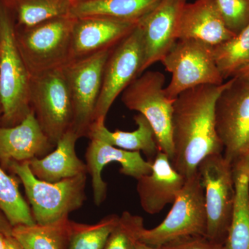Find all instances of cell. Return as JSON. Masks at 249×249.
Segmentation results:
<instances>
[{
  "mask_svg": "<svg viewBox=\"0 0 249 249\" xmlns=\"http://www.w3.org/2000/svg\"><path fill=\"white\" fill-rule=\"evenodd\" d=\"M229 80L221 85H201L186 90L173 105L174 168L185 178L197 172L207 156L223 154L215 124L217 98Z\"/></svg>",
  "mask_w": 249,
  "mask_h": 249,
  "instance_id": "6da1fadb",
  "label": "cell"
},
{
  "mask_svg": "<svg viewBox=\"0 0 249 249\" xmlns=\"http://www.w3.org/2000/svg\"><path fill=\"white\" fill-rule=\"evenodd\" d=\"M31 76L16 40L14 16L0 0V126L14 127L32 111Z\"/></svg>",
  "mask_w": 249,
  "mask_h": 249,
  "instance_id": "7a4b0ae2",
  "label": "cell"
},
{
  "mask_svg": "<svg viewBox=\"0 0 249 249\" xmlns=\"http://www.w3.org/2000/svg\"><path fill=\"white\" fill-rule=\"evenodd\" d=\"M6 170L22 183L36 224L50 225L69 219L86 201L87 174L58 182L42 181L34 176L29 161L11 162Z\"/></svg>",
  "mask_w": 249,
  "mask_h": 249,
  "instance_id": "3957f363",
  "label": "cell"
},
{
  "mask_svg": "<svg viewBox=\"0 0 249 249\" xmlns=\"http://www.w3.org/2000/svg\"><path fill=\"white\" fill-rule=\"evenodd\" d=\"M74 21L67 16L31 27H16V43L31 78L68 63Z\"/></svg>",
  "mask_w": 249,
  "mask_h": 249,
  "instance_id": "277c9868",
  "label": "cell"
},
{
  "mask_svg": "<svg viewBox=\"0 0 249 249\" xmlns=\"http://www.w3.org/2000/svg\"><path fill=\"white\" fill-rule=\"evenodd\" d=\"M207 217L204 189L198 172L186 178L182 189L173 204V207L160 225L144 229L140 242L160 247L173 241L206 236Z\"/></svg>",
  "mask_w": 249,
  "mask_h": 249,
  "instance_id": "5b68a950",
  "label": "cell"
},
{
  "mask_svg": "<svg viewBox=\"0 0 249 249\" xmlns=\"http://www.w3.org/2000/svg\"><path fill=\"white\" fill-rule=\"evenodd\" d=\"M165 76L160 71H146L137 77L123 91L121 100L130 110L138 111L151 124L159 150L174 157L173 105L175 99L167 96Z\"/></svg>",
  "mask_w": 249,
  "mask_h": 249,
  "instance_id": "8992f818",
  "label": "cell"
},
{
  "mask_svg": "<svg viewBox=\"0 0 249 249\" xmlns=\"http://www.w3.org/2000/svg\"><path fill=\"white\" fill-rule=\"evenodd\" d=\"M197 172L204 189L206 237L224 245L231 222L235 200L232 165L223 154H214L201 160Z\"/></svg>",
  "mask_w": 249,
  "mask_h": 249,
  "instance_id": "52a82bcc",
  "label": "cell"
},
{
  "mask_svg": "<svg viewBox=\"0 0 249 249\" xmlns=\"http://www.w3.org/2000/svg\"><path fill=\"white\" fill-rule=\"evenodd\" d=\"M160 62L172 74L165 88L171 99L196 87L224 83L214 60L213 47L201 41L178 40Z\"/></svg>",
  "mask_w": 249,
  "mask_h": 249,
  "instance_id": "ba28073f",
  "label": "cell"
},
{
  "mask_svg": "<svg viewBox=\"0 0 249 249\" xmlns=\"http://www.w3.org/2000/svg\"><path fill=\"white\" fill-rule=\"evenodd\" d=\"M215 124L224 148L232 165L249 154V78L233 77L217 98Z\"/></svg>",
  "mask_w": 249,
  "mask_h": 249,
  "instance_id": "9c48e42d",
  "label": "cell"
},
{
  "mask_svg": "<svg viewBox=\"0 0 249 249\" xmlns=\"http://www.w3.org/2000/svg\"><path fill=\"white\" fill-rule=\"evenodd\" d=\"M31 106L52 145L71 129L73 103L62 68L32 77Z\"/></svg>",
  "mask_w": 249,
  "mask_h": 249,
  "instance_id": "30bf717a",
  "label": "cell"
},
{
  "mask_svg": "<svg viewBox=\"0 0 249 249\" xmlns=\"http://www.w3.org/2000/svg\"><path fill=\"white\" fill-rule=\"evenodd\" d=\"M111 49L69 62L62 67L73 103L71 129L79 139L88 137L92 124L102 87L105 65Z\"/></svg>",
  "mask_w": 249,
  "mask_h": 249,
  "instance_id": "8fae6325",
  "label": "cell"
},
{
  "mask_svg": "<svg viewBox=\"0 0 249 249\" xmlns=\"http://www.w3.org/2000/svg\"><path fill=\"white\" fill-rule=\"evenodd\" d=\"M143 63L142 34L138 24L111 49L103 71L102 87L95 108L93 122L106 120L118 96L141 76Z\"/></svg>",
  "mask_w": 249,
  "mask_h": 249,
  "instance_id": "7c38bea8",
  "label": "cell"
},
{
  "mask_svg": "<svg viewBox=\"0 0 249 249\" xmlns=\"http://www.w3.org/2000/svg\"><path fill=\"white\" fill-rule=\"evenodd\" d=\"M186 3L181 0H161L139 21L143 49L142 73L161 61L178 40V19Z\"/></svg>",
  "mask_w": 249,
  "mask_h": 249,
  "instance_id": "4fadbf2b",
  "label": "cell"
},
{
  "mask_svg": "<svg viewBox=\"0 0 249 249\" xmlns=\"http://www.w3.org/2000/svg\"><path fill=\"white\" fill-rule=\"evenodd\" d=\"M137 24L108 18H75L68 63L114 48Z\"/></svg>",
  "mask_w": 249,
  "mask_h": 249,
  "instance_id": "5bb4252c",
  "label": "cell"
},
{
  "mask_svg": "<svg viewBox=\"0 0 249 249\" xmlns=\"http://www.w3.org/2000/svg\"><path fill=\"white\" fill-rule=\"evenodd\" d=\"M87 170L91 175L93 199L101 206L107 197V183L102 178V171L108 163H120V173L138 179L152 171V161L144 160L140 152H130L112 146L97 139H91L85 153Z\"/></svg>",
  "mask_w": 249,
  "mask_h": 249,
  "instance_id": "9a60e30c",
  "label": "cell"
},
{
  "mask_svg": "<svg viewBox=\"0 0 249 249\" xmlns=\"http://www.w3.org/2000/svg\"><path fill=\"white\" fill-rule=\"evenodd\" d=\"M186 179L174 168L166 154L159 150L152 160V171L137 179L142 210L150 214L161 212L167 205L173 204Z\"/></svg>",
  "mask_w": 249,
  "mask_h": 249,
  "instance_id": "2e32d148",
  "label": "cell"
},
{
  "mask_svg": "<svg viewBox=\"0 0 249 249\" xmlns=\"http://www.w3.org/2000/svg\"><path fill=\"white\" fill-rule=\"evenodd\" d=\"M54 148L33 110L17 125L0 126V165L5 170L11 162L42 158Z\"/></svg>",
  "mask_w": 249,
  "mask_h": 249,
  "instance_id": "e0dca14e",
  "label": "cell"
},
{
  "mask_svg": "<svg viewBox=\"0 0 249 249\" xmlns=\"http://www.w3.org/2000/svg\"><path fill=\"white\" fill-rule=\"evenodd\" d=\"M234 36L226 27L215 0H196L183 5L178 19V40L193 39L214 47Z\"/></svg>",
  "mask_w": 249,
  "mask_h": 249,
  "instance_id": "ac0fdd59",
  "label": "cell"
},
{
  "mask_svg": "<svg viewBox=\"0 0 249 249\" xmlns=\"http://www.w3.org/2000/svg\"><path fill=\"white\" fill-rule=\"evenodd\" d=\"M78 139L77 134L70 129L58 141L53 151L42 158L29 160V167L34 176L42 181L55 183L88 174L86 163L76 155Z\"/></svg>",
  "mask_w": 249,
  "mask_h": 249,
  "instance_id": "d6986e66",
  "label": "cell"
},
{
  "mask_svg": "<svg viewBox=\"0 0 249 249\" xmlns=\"http://www.w3.org/2000/svg\"><path fill=\"white\" fill-rule=\"evenodd\" d=\"M235 200L223 249H249V154L232 164Z\"/></svg>",
  "mask_w": 249,
  "mask_h": 249,
  "instance_id": "ffe728a7",
  "label": "cell"
},
{
  "mask_svg": "<svg viewBox=\"0 0 249 249\" xmlns=\"http://www.w3.org/2000/svg\"><path fill=\"white\" fill-rule=\"evenodd\" d=\"M134 120L137 125L136 130L124 132L117 129L111 132L106 127V120L100 119L91 124L87 137L90 140L97 139L127 151L142 152L152 161L160 150L153 129L142 114L134 116Z\"/></svg>",
  "mask_w": 249,
  "mask_h": 249,
  "instance_id": "44dd1931",
  "label": "cell"
},
{
  "mask_svg": "<svg viewBox=\"0 0 249 249\" xmlns=\"http://www.w3.org/2000/svg\"><path fill=\"white\" fill-rule=\"evenodd\" d=\"M161 0H72L70 16L102 17L138 24Z\"/></svg>",
  "mask_w": 249,
  "mask_h": 249,
  "instance_id": "7402d4cb",
  "label": "cell"
},
{
  "mask_svg": "<svg viewBox=\"0 0 249 249\" xmlns=\"http://www.w3.org/2000/svg\"><path fill=\"white\" fill-rule=\"evenodd\" d=\"M16 27L36 25L54 18L70 16L72 0H4Z\"/></svg>",
  "mask_w": 249,
  "mask_h": 249,
  "instance_id": "603a6c76",
  "label": "cell"
},
{
  "mask_svg": "<svg viewBox=\"0 0 249 249\" xmlns=\"http://www.w3.org/2000/svg\"><path fill=\"white\" fill-rule=\"evenodd\" d=\"M71 220L50 225H19L13 228L12 235L24 249H67Z\"/></svg>",
  "mask_w": 249,
  "mask_h": 249,
  "instance_id": "cb8c5ba5",
  "label": "cell"
},
{
  "mask_svg": "<svg viewBox=\"0 0 249 249\" xmlns=\"http://www.w3.org/2000/svg\"><path fill=\"white\" fill-rule=\"evenodd\" d=\"M19 183L17 177L9 175L0 165V211L13 227L36 224L30 206L19 191Z\"/></svg>",
  "mask_w": 249,
  "mask_h": 249,
  "instance_id": "d4e9b609",
  "label": "cell"
},
{
  "mask_svg": "<svg viewBox=\"0 0 249 249\" xmlns=\"http://www.w3.org/2000/svg\"><path fill=\"white\" fill-rule=\"evenodd\" d=\"M216 65L224 80L249 65V24L240 34L213 47Z\"/></svg>",
  "mask_w": 249,
  "mask_h": 249,
  "instance_id": "484cf974",
  "label": "cell"
},
{
  "mask_svg": "<svg viewBox=\"0 0 249 249\" xmlns=\"http://www.w3.org/2000/svg\"><path fill=\"white\" fill-rule=\"evenodd\" d=\"M119 217L110 214L94 224L71 221L67 249H103Z\"/></svg>",
  "mask_w": 249,
  "mask_h": 249,
  "instance_id": "4316f807",
  "label": "cell"
},
{
  "mask_svg": "<svg viewBox=\"0 0 249 249\" xmlns=\"http://www.w3.org/2000/svg\"><path fill=\"white\" fill-rule=\"evenodd\" d=\"M145 229L142 217L124 211L103 249H136Z\"/></svg>",
  "mask_w": 249,
  "mask_h": 249,
  "instance_id": "83f0119b",
  "label": "cell"
},
{
  "mask_svg": "<svg viewBox=\"0 0 249 249\" xmlns=\"http://www.w3.org/2000/svg\"><path fill=\"white\" fill-rule=\"evenodd\" d=\"M226 27L236 36L249 24V0H215Z\"/></svg>",
  "mask_w": 249,
  "mask_h": 249,
  "instance_id": "f1b7e54d",
  "label": "cell"
},
{
  "mask_svg": "<svg viewBox=\"0 0 249 249\" xmlns=\"http://www.w3.org/2000/svg\"><path fill=\"white\" fill-rule=\"evenodd\" d=\"M160 249H223V245L210 240L206 236H193L173 241Z\"/></svg>",
  "mask_w": 249,
  "mask_h": 249,
  "instance_id": "f546056e",
  "label": "cell"
},
{
  "mask_svg": "<svg viewBox=\"0 0 249 249\" xmlns=\"http://www.w3.org/2000/svg\"><path fill=\"white\" fill-rule=\"evenodd\" d=\"M13 227L4 214L0 211V232L5 235H12Z\"/></svg>",
  "mask_w": 249,
  "mask_h": 249,
  "instance_id": "4dcf8cb0",
  "label": "cell"
},
{
  "mask_svg": "<svg viewBox=\"0 0 249 249\" xmlns=\"http://www.w3.org/2000/svg\"><path fill=\"white\" fill-rule=\"evenodd\" d=\"M5 249H24L22 245L13 235L6 236Z\"/></svg>",
  "mask_w": 249,
  "mask_h": 249,
  "instance_id": "1f68e13d",
  "label": "cell"
},
{
  "mask_svg": "<svg viewBox=\"0 0 249 249\" xmlns=\"http://www.w3.org/2000/svg\"><path fill=\"white\" fill-rule=\"evenodd\" d=\"M235 77H247L249 78V65L241 70Z\"/></svg>",
  "mask_w": 249,
  "mask_h": 249,
  "instance_id": "d6a6232c",
  "label": "cell"
},
{
  "mask_svg": "<svg viewBox=\"0 0 249 249\" xmlns=\"http://www.w3.org/2000/svg\"><path fill=\"white\" fill-rule=\"evenodd\" d=\"M160 249V247H152V246H149L145 245V244L142 243V242H139L138 245L137 246V249Z\"/></svg>",
  "mask_w": 249,
  "mask_h": 249,
  "instance_id": "836d02e7",
  "label": "cell"
},
{
  "mask_svg": "<svg viewBox=\"0 0 249 249\" xmlns=\"http://www.w3.org/2000/svg\"><path fill=\"white\" fill-rule=\"evenodd\" d=\"M6 235L0 232V249H5L6 247Z\"/></svg>",
  "mask_w": 249,
  "mask_h": 249,
  "instance_id": "e575fe53",
  "label": "cell"
},
{
  "mask_svg": "<svg viewBox=\"0 0 249 249\" xmlns=\"http://www.w3.org/2000/svg\"><path fill=\"white\" fill-rule=\"evenodd\" d=\"M1 106H0V121H1Z\"/></svg>",
  "mask_w": 249,
  "mask_h": 249,
  "instance_id": "d590c367",
  "label": "cell"
},
{
  "mask_svg": "<svg viewBox=\"0 0 249 249\" xmlns=\"http://www.w3.org/2000/svg\"><path fill=\"white\" fill-rule=\"evenodd\" d=\"M181 1H186V0H181Z\"/></svg>",
  "mask_w": 249,
  "mask_h": 249,
  "instance_id": "8d00e7d4",
  "label": "cell"
}]
</instances>
